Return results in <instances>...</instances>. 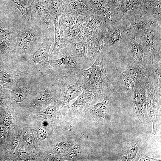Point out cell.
Listing matches in <instances>:
<instances>
[{
	"instance_id": "19",
	"label": "cell",
	"mask_w": 161,
	"mask_h": 161,
	"mask_svg": "<svg viewBox=\"0 0 161 161\" xmlns=\"http://www.w3.org/2000/svg\"><path fill=\"white\" fill-rule=\"evenodd\" d=\"M123 32L118 22L106 29L105 33L106 40L104 49L107 53L119 42Z\"/></svg>"
},
{
	"instance_id": "27",
	"label": "cell",
	"mask_w": 161,
	"mask_h": 161,
	"mask_svg": "<svg viewBox=\"0 0 161 161\" xmlns=\"http://www.w3.org/2000/svg\"><path fill=\"white\" fill-rule=\"evenodd\" d=\"M96 38L90 30L82 24L80 32L75 40L80 41L87 44Z\"/></svg>"
},
{
	"instance_id": "31",
	"label": "cell",
	"mask_w": 161,
	"mask_h": 161,
	"mask_svg": "<svg viewBox=\"0 0 161 161\" xmlns=\"http://www.w3.org/2000/svg\"><path fill=\"white\" fill-rule=\"evenodd\" d=\"M0 78L3 82L6 83H10L11 81L10 75L5 71L0 70Z\"/></svg>"
},
{
	"instance_id": "37",
	"label": "cell",
	"mask_w": 161,
	"mask_h": 161,
	"mask_svg": "<svg viewBox=\"0 0 161 161\" xmlns=\"http://www.w3.org/2000/svg\"><path fill=\"white\" fill-rule=\"evenodd\" d=\"M26 140L27 143L29 145H31L32 143V140L29 137H27L26 138Z\"/></svg>"
},
{
	"instance_id": "4",
	"label": "cell",
	"mask_w": 161,
	"mask_h": 161,
	"mask_svg": "<svg viewBox=\"0 0 161 161\" xmlns=\"http://www.w3.org/2000/svg\"><path fill=\"white\" fill-rule=\"evenodd\" d=\"M161 81L147 73L145 85L147 92L148 114L153 124L155 133L160 122Z\"/></svg>"
},
{
	"instance_id": "20",
	"label": "cell",
	"mask_w": 161,
	"mask_h": 161,
	"mask_svg": "<svg viewBox=\"0 0 161 161\" xmlns=\"http://www.w3.org/2000/svg\"><path fill=\"white\" fill-rule=\"evenodd\" d=\"M105 40V36L103 33L88 44V63L89 67L94 63L103 49Z\"/></svg>"
},
{
	"instance_id": "7",
	"label": "cell",
	"mask_w": 161,
	"mask_h": 161,
	"mask_svg": "<svg viewBox=\"0 0 161 161\" xmlns=\"http://www.w3.org/2000/svg\"><path fill=\"white\" fill-rule=\"evenodd\" d=\"M103 97L104 92L102 91L85 87L73 103L62 106L63 113L78 118L82 117L89 108L95 103L101 100Z\"/></svg>"
},
{
	"instance_id": "36",
	"label": "cell",
	"mask_w": 161,
	"mask_h": 161,
	"mask_svg": "<svg viewBox=\"0 0 161 161\" xmlns=\"http://www.w3.org/2000/svg\"><path fill=\"white\" fill-rule=\"evenodd\" d=\"M112 1L113 4L115 6L117 7L118 6L119 4L120 0H112Z\"/></svg>"
},
{
	"instance_id": "1",
	"label": "cell",
	"mask_w": 161,
	"mask_h": 161,
	"mask_svg": "<svg viewBox=\"0 0 161 161\" xmlns=\"http://www.w3.org/2000/svg\"><path fill=\"white\" fill-rule=\"evenodd\" d=\"M115 49L120 51V53L132 57L146 70L151 65L148 53L140 40L138 29H132L123 31L121 39Z\"/></svg>"
},
{
	"instance_id": "23",
	"label": "cell",
	"mask_w": 161,
	"mask_h": 161,
	"mask_svg": "<svg viewBox=\"0 0 161 161\" xmlns=\"http://www.w3.org/2000/svg\"><path fill=\"white\" fill-rule=\"evenodd\" d=\"M81 16L75 13H64L59 16L58 22L61 28L64 30L76 24L81 23Z\"/></svg>"
},
{
	"instance_id": "17",
	"label": "cell",
	"mask_w": 161,
	"mask_h": 161,
	"mask_svg": "<svg viewBox=\"0 0 161 161\" xmlns=\"http://www.w3.org/2000/svg\"><path fill=\"white\" fill-rule=\"evenodd\" d=\"M66 43V50L77 60L82 69L89 67L88 63L87 44L78 40Z\"/></svg>"
},
{
	"instance_id": "12",
	"label": "cell",
	"mask_w": 161,
	"mask_h": 161,
	"mask_svg": "<svg viewBox=\"0 0 161 161\" xmlns=\"http://www.w3.org/2000/svg\"><path fill=\"white\" fill-rule=\"evenodd\" d=\"M49 62L55 74L58 76L80 74V71L82 69L77 60L66 50L61 57L49 60Z\"/></svg>"
},
{
	"instance_id": "18",
	"label": "cell",
	"mask_w": 161,
	"mask_h": 161,
	"mask_svg": "<svg viewBox=\"0 0 161 161\" xmlns=\"http://www.w3.org/2000/svg\"><path fill=\"white\" fill-rule=\"evenodd\" d=\"M55 27L54 44L52 51L49 55V61L58 59L65 53L67 43L63 38V30L58 25V21H53Z\"/></svg>"
},
{
	"instance_id": "13",
	"label": "cell",
	"mask_w": 161,
	"mask_h": 161,
	"mask_svg": "<svg viewBox=\"0 0 161 161\" xmlns=\"http://www.w3.org/2000/svg\"><path fill=\"white\" fill-rule=\"evenodd\" d=\"M93 151L88 136L83 134L63 156L64 161L80 160L88 158Z\"/></svg>"
},
{
	"instance_id": "33",
	"label": "cell",
	"mask_w": 161,
	"mask_h": 161,
	"mask_svg": "<svg viewBox=\"0 0 161 161\" xmlns=\"http://www.w3.org/2000/svg\"><path fill=\"white\" fill-rule=\"evenodd\" d=\"M12 118L10 115H6L4 117V121L5 124L7 126L10 125L12 122Z\"/></svg>"
},
{
	"instance_id": "9",
	"label": "cell",
	"mask_w": 161,
	"mask_h": 161,
	"mask_svg": "<svg viewBox=\"0 0 161 161\" xmlns=\"http://www.w3.org/2000/svg\"><path fill=\"white\" fill-rule=\"evenodd\" d=\"M158 21L142 11L133 9L127 12L118 22L124 31L132 29L145 30Z\"/></svg>"
},
{
	"instance_id": "24",
	"label": "cell",
	"mask_w": 161,
	"mask_h": 161,
	"mask_svg": "<svg viewBox=\"0 0 161 161\" xmlns=\"http://www.w3.org/2000/svg\"><path fill=\"white\" fill-rule=\"evenodd\" d=\"M47 9L53 20L58 21L60 16L65 12L62 0H45Z\"/></svg>"
},
{
	"instance_id": "22",
	"label": "cell",
	"mask_w": 161,
	"mask_h": 161,
	"mask_svg": "<svg viewBox=\"0 0 161 161\" xmlns=\"http://www.w3.org/2000/svg\"><path fill=\"white\" fill-rule=\"evenodd\" d=\"M118 151V157L121 160L131 161L136 158L138 144L133 140H128L121 145Z\"/></svg>"
},
{
	"instance_id": "30",
	"label": "cell",
	"mask_w": 161,
	"mask_h": 161,
	"mask_svg": "<svg viewBox=\"0 0 161 161\" xmlns=\"http://www.w3.org/2000/svg\"><path fill=\"white\" fill-rule=\"evenodd\" d=\"M136 161H160V160L157 159H154L149 157L144 154L141 152L139 151L138 153L136 159Z\"/></svg>"
},
{
	"instance_id": "35",
	"label": "cell",
	"mask_w": 161,
	"mask_h": 161,
	"mask_svg": "<svg viewBox=\"0 0 161 161\" xmlns=\"http://www.w3.org/2000/svg\"><path fill=\"white\" fill-rule=\"evenodd\" d=\"M18 137H15L13 139L12 145L14 148L16 147L18 143Z\"/></svg>"
},
{
	"instance_id": "2",
	"label": "cell",
	"mask_w": 161,
	"mask_h": 161,
	"mask_svg": "<svg viewBox=\"0 0 161 161\" xmlns=\"http://www.w3.org/2000/svg\"><path fill=\"white\" fill-rule=\"evenodd\" d=\"M44 37L40 27L34 19L24 18L17 36L15 53L28 52L36 45H40Z\"/></svg>"
},
{
	"instance_id": "3",
	"label": "cell",
	"mask_w": 161,
	"mask_h": 161,
	"mask_svg": "<svg viewBox=\"0 0 161 161\" xmlns=\"http://www.w3.org/2000/svg\"><path fill=\"white\" fill-rule=\"evenodd\" d=\"M107 53L103 49L94 63L87 69H82L80 73L83 77L86 87L92 89L100 90L104 92L108 87L109 78L103 66V59Z\"/></svg>"
},
{
	"instance_id": "26",
	"label": "cell",
	"mask_w": 161,
	"mask_h": 161,
	"mask_svg": "<svg viewBox=\"0 0 161 161\" xmlns=\"http://www.w3.org/2000/svg\"><path fill=\"white\" fill-rule=\"evenodd\" d=\"M82 25L81 23H77L63 30V38L66 43L76 40Z\"/></svg>"
},
{
	"instance_id": "6",
	"label": "cell",
	"mask_w": 161,
	"mask_h": 161,
	"mask_svg": "<svg viewBox=\"0 0 161 161\" xmlns=\"http://www.w3.org/2000/svg\"><path fill=\"white\" fill-rule=\"evenodd\" d=\"M57 76L60 86L58 101L62 106L68 105L70 101L79 95L85 87L84 79L79 74Z\"/></svg>"
},
{
	"instance_id": "15",
	"label": "cell",
	"mask_w": 161,
	"mask_h": 161,
	"mask_svg": "<svg viewBox=\"0 0 161 161\" xmlns=\"http://www.w3.org/2000/svg\"><path fill=\"white\" fill-rule=\"evenodd\" d=\"M54 37H45L37 49L28 58L30 63L38 64L43 67L50 69L49 52L54 41Z\"/></svg>"
},
{
	"instance_id": "28",
	"label": "cell",
	"mask_w": 161,
	"mask_h": 161,
	"mask_svg": "<svg viewBox=\"0 0 161 161\" xmlns=\"http://www.w3.org/2000/svg\"><path fill=\"white\" fill-rule=\"evenodd\" d=\"M137 3V0H120L117 7L122 17L128 11L133 10Z\"/></svg>"
},
{
	"instance_id": "29",
	"label": "cell",
	"mask_w": 161,
	"mask_h": 161,
	"mask_svg": "<svg viewBox=\"0 0 161 161\" xmlns=\"http://www.w3.org/2000/svg\"><path fill=\"white\" fill-rule=\"evenodd\" d=\"M25 88L23 87H20L17 90L14 95V99L17 102H21L25 98L26 95Z\"/></svg>"
},
{
	"instance_id": "14",
	"label": "cell",
	"mask_w": 161,
	"mask_h": 161,
	"mask_svg": "<svg viewBox=\"0 0 161 161\" xmlns=\"http://www.w3.org/2000/svg\"><path fill=\"white\" fill-rule=\"evenodd\" d=\"M116 69L117 73L111 79L109 78V88L113 92H120L131 98L135 86L134 82L126 73Z\"/></svg>"
},
{
	"instance_id": "5",
	"label": "cell",
	"mask_w": 161,
	"mask_h": 161,
	"mask_svg": "<svg viewBox=\"0 0 161 161\" xmlns=\"http://www.w3.org/2000/svg\"><path fill=\"white\" fill-rule=\"evenodd\" d=\"M161 22L153 24L148 29L139 30V36L148 53L151 65L161 62Z\"/></svg>"
},
{
	"instance_id": "25",
	"label": "cell",
	"mask_w": 161,
	"mask_h": 161,
	"mask_svg": "<svg viewBox=\"0 0 161 161\" xmlns=\"http://www.w3.org/2000/svg\"><path fill=\"white\" fill-rule=\"evenodd\" d=\"M7 5L18 9L25 19H31L30 9L24 0H3Z\"/></svg>"
},
{
	"instance_id": "8",
	"label": "cell",
	"mask_w": 161,
	"mask_h": 161,
	"mask_svg": "<svg viewBox=\"0 0 161 161\" xmlns=\"http://www.w3.org/2000/svg\"><path fill=\"white\" fill-rule=\"evenodd\" d=\"M30 11L31 18L38 23L44 37H54V23L47 9L45 0H33Z\"/></svg>"
},
{
	"instance_id": "34",
	"label": "cell",
	"mask_w": 161,
	"mask_h": 161,
	"mask_svg": "<svg viewBox=\"0 0 161 161\" xmlns=\"http://www.w3.org/2000/svg\"><path fill=\"white\" fill-rule=\"evenodd\" d=\"M7 129L4 126H0V136L4 137L6 136L7 133Z\"/></svg>"
},
{
	"instance_id": "16",
	"label": "cell",
	"mask_w": 161,
	"mask_h": 161,
	"mask_svg": "<svg viewBox=\"0 0 161 161\" xmlns=\"http://www.w3.org/2000/svg\"><path fill=\"white\" fill-rule=\"evenodd\" d=\"M146 80L135 85L130 98L134 106L139 118L141 121L146 117V114L147 92Z\"/></svg>"
},
{
	"instance_id": "38",
	"label": "cell",
	"mask_w": 161,
	"mask_h": 161,
	"mask_svg": "<svg viewBox=\"0 0 161 161\" xmlns=\"http://www.w3.org/2000/svg\"></svg>"
},
{
	"instance_id": "32",
	"label": "cell",
	"mask_w": 161,
	"mask_h": 161,
	"mask_svg": "<svg viewBox=\"0 0 161 161\" xmlns=\"http://www.w3.org/2000/svg\"><path fill=\"white\" fill-rule=\"evenodd\" d=\"M38 136L40 139L44 140L47 138V131L44 129H41L37 131Z\"/></svg>"
},
{
	"instance_id": "11",
	"label": "cell",
	"mask_w": 161,
	"mask_h": 161,
	"mask_svg": "<svg viewBox=\"0 0 161 161\" xmlns=\"http://www.w3.org/2000/svg\"><path fill=\"white\" fill-rule=\"evenodd\" d=\"M120 59V62L116 63V69L129 75L135 85L146 79V70L134 58L126 54L121 53Z\"/></svg>"
},
{
	"instance_id": "21",
	"label": "cell",
	"mask_w": 161,
	"mask_h": 161,
	"mask_svg": "<svg viewBox=\"0 0 161 161\" xmlns=\"http://www.w3.org/2000/svg\"><path fill=\"white\" fill-rule=\"evenodd\" d=\"M79 137L75 134H64L61 140L55 144L54 151L62 159L63 156L77 142Z\"/></svg>"
},
{
	"instance_id": "10",
	"label": "cell",
	"mask_w": 161,
	"mask_h": 161,
	"mask_svg": "<svg viewBox=\"0 0 161 161\" xmlns=\"http://www.w3.org/2000/svg\"><path fill=\"white\" fill-rule=\"evenodd\" d=\"M112 93L107 87L104 91L102 100L95 103L89 108L82 116L83 119L98 124L103 123L112 107Z\"/></svg>"
}]
</instances>
